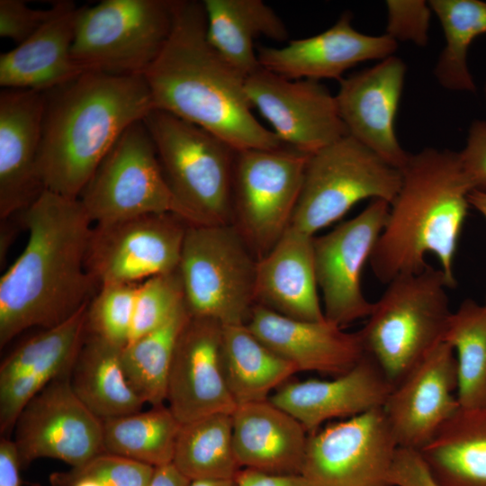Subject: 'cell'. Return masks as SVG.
<instances>
[{"label": "cell", "instance_id": "obj_1", "mask_svg": "<svg viewBox=\"0 0 486 486\" xmlns=\"http://www.w3.org/2000/svg\"><path fill=\"white\" fill-rule=\"evenodd\" d=\"M22 213L28 240L0 278V346L32 327L53 328L88 304L93 223L78 198L44 190Z\"/></svg>", "mask_w": 486, "mask_h": 486}, {"label": "cell", "instance_id": "obj_2", "mask_svg": "<svg viewBox=\"0 0 486 486\" xmlns=\"http://www.w3.org/2000/svg\"><path fill=\"white\" fill-rule=\"evenodd\" d=\"M143 76L155 109L202 128L237 151L284 145L254 116L247 77L210 44L202 2L176 0L171 33Z\"/></svg>", "mask_w": 486, "mask_h": 486}, {"label": "cell", "instance_id": "obj_3", "mask_svg": "<svg viewBox=\"0 0 486 486\" xmlns=\"http://www.w3.org/2000/svg\"><path fill=\"white\" fill-rule=\"evenodd\" d=\"M154 108L143 75L86 71L46 92L39 163L44 188L78 198L122 132Z\"/></svg>", "mask_w": 486, "mask_h": 486}, {"label": "cell", "instance_id": "obj_4", "mask_svg": "<svg viewBox=\"0 0 486 486\" xmlns=\"http://www.w3.org/2000/svg\"><path fill=\"white\" fill-rule=\"evenodd\" d=\"M401 174L400 191L369 260L372 271L388 284L425 270V257L432 253L453 288L454 256L472 192L459 153L425 148L410 154Z\"/></svg>", "mask_w": 486, "mask_h": 486}, {"label": "cell", "instance_id": "obj_5", "mask_svg": "<svg viewBox=\"0 0 486 486\" xmlns=\"http://www.w3.org/2000/svg\"><path fill=\"white\" fill-rule=\"evenodd\" d=\"M359 330L366 354L395 387L436 346L444 342L452 311L441 269L428 266L391 282Z\"/></svg>", "mask_w": 486, "mask_h": 486}, {"label": "cell", "instance_id": "obj_6", "mask_svg": "<svg viewBox=\"0 0 486 486\" xmlns=\"http://www.w3.org/2000/svg\"><path fill=\"white\" fill-rule=\"evenodd\" d=\"M143 122L188 224L232 223L237 150L202 128L162 110L154 108Z\"/></svg>", "mask_w": 486, "mask_h": 486}, {"label": "cell", "instance_id": "obj_7", "mask_svg": "<svg viewBox=\"0 0 486 486\" xmlns=\"http://www.w3.org/2000/svg\"><path fill=\"white\" fill-rule=\"evenodd\" d=\"M257 258L232 223L188 224L178 271L193 317L247 324L256 303Z\"/></svg>", "mask_w": 486, "mask_h": 486}, {"label": "cell", "instance_id": "obj_8", "mask_svg": "<svg viewBox=\"0 0 486 486\" xmlns=\"http://www.w3.org/2000/svg\"><path fill=\"white\" fill-rule=\"evenodd\" d=\"M176 0H103L80 7L73 59L86 71L143 75L163 50Z\"/></svg>", "mask_w": 486, "mask_h": 486}, {"label": "cell", "instance_id": "obj_9", "mask_svg": "<svg viewBox=\"0 0 486 486\" xmlns=\"http://www.w3.org/2000/svg\"><path fill=\"white\" fill-rule=\"evenodd\" d=\"M401 181L400 169L347 135L309 156L290 226L315 236L360 201L391 204Z\"/></svg>", "mask_w": 486, "mask_h": 486}, {"label": "cell", "instance_id": "obj_10", "mask_svg": "<svg viewBox=\"0 0 486 486\" xmlns=\"http://www.w3.org/2000/svg\"><path fill=\"white\" fill-rule=\"evenodd\" d=\"M78 199L95 225L160 213H173L188 223L143 120L122 132Z\"/></svg>", "mask_w": 486, "mask_h": 486}, {"label": "cell", "instance_id": "obj_11", "mask_svg": "<svg viewBox=\"0 0 486 486\" xmlns=\"http://www.w3.org/2000/svg\"><path fill=\"white\" fill-rule=\"evenodd\" d=\"M309 156L286 145L237 151L232 224L257 259L291 225Z\"/></svg>", "mask_w": 486, "mask_h": 486}, {"label": "cell", "instance_id": "obj_12", "mask_svg": "<svg viewBox=\"0 0 486 486\" xmlns=\"http://www.w3.org/2000/svg\"><path fill=\"white\" fill-rule=\"evenodd\" d=\"M398 444L382 408L310 434L301 475L309 486H391Z\"/></svg>", "mask_w": 486, "mask_h": 486}, {"label": "cell", "instance_id": "obj_13", "mask_svg": "<svg viewBox=\"0 0 486 486\" xmlns=\"http://www.w3.org/2000/svg\"><path fill=\"white\" fill-rule=\"evenodd\" d=\"M188 223L173 213L147 214L93 227L86 268L98 288L135 284L178 269Z\"/></svg>", "mask_w": 486, "mask_h": 486}, {"label": "cell", "instance_id": "obj_14", "mask_svg": "<svg viewBox=\"0 0 486 486\" xmlns=\"http://www.w3.org/2000/svg\"><path fill=\"white\" fill-rule=\"evenodd\" d=\"M70 374L50 382L20 412L13 441L21 468L43 457L78 467L104 452L103 420L76 395Z\"/></svg>", "mask_w": 486, "mask_h": 486}, {"label": "cell", "instance_id": "obj_15", "mask_svg": "<svg viewBox=\"0 0 486 486\" xmlns=\"http://www.w3.org/2000/svg\"><path fill=\"white\" fill-rule=\"evenodd\" d=\"M390 203L372 200L356 217L314 237L313 256L325 319L343 328L368 318L373 302L362 290V271L383 230Z\"/></svg>", "mask_w": 486, "mask_h": 486}, {"label": "cell", "instance_id": "obj_16", "mask_svg": "<svg viewBox=\"0 0 486 486\" xmlns=\"http://www.w3.org/2000/svg\"><path fill=\"white\" fill-rule=\"evenodd\" d=\"M252 107L283 144L312 155L348 135L336 95L320 81L288 79L265 68L246 78Z\"/></svg>", "mask_w": 486, "mask_h": 486}, {"label": "cell", "instance_id": "obj_17", "mask_svg": "<svg viewBox=\"0 0 486 486\" xmlns=\"http://www.w3.org/2000/svg\"><path fill=\"white\" fill-rule=\"evenodd\" d=\"M222 339L219 321L193 316L179 335L166 401L182 424L215 413L232 414L237 407L225 378Z\"/></svg>", "mask_w": 486, "mask_h": 486}, {"label": "cell", "instance_id": "obj_18", "mask_svg": "<svg viewBox=\"0 0 486 486\" xmlns=\"http://www.w3.org/2000/svg\"><path fill=\"white\" fill-rule=\"evenodd\" d=\"M454 348L436 346L393 388L382 410L399 447L420 450L459 409Z\"/></svg>", "mask_w": 486, "mask_h": 486}, {"label": "cell", "instance_id": "obj_19", "mask_svg": "<svg viewBox=\"0 0 486 486\" xmlns=\"http://www.w3.org/2000/svg\"><path fill=\"white\" fill-rule=\"evenodd\" d=\"M406 70L401 58L390 56L342 78L336 94L348 135L400 170L410 157L395 130Z\"/></svg>", "mask_w": 486, "mask_h": 486}, {"label": "cell", "instance_id": "obj_20", "mask_svg": "<svg viewBox=\"0 0 486 486\" xmlns=\"http://www.w3.org/2000/svg\"><path fill=\"white\" fill-rule=\"evenodd\" d=\"M88 304L61 324L23 342L1 364L0 433L4 436L14 429L32 398L72 370L86 335Z\"/></svg>", "mask_w": 486, "mask_h": 486}, {"label": "cell", "instance_id": "obj_21", "mask_svg": "<svg viewBox=\"0 0 486 486\" xmlns=\"http://www.w3.org/2000/svg\"><path fill=\"white\" fill-rule=\"evenodd\" d=\"M45 93L3 88L0 92V216L26 209L45 190L40 154Z\"/></svg>", "mask_w": 486, "mask_h": 486}, {"label": "cell", "instance_id": "obj_22", "mask_svg": "<svg viewBox=\"0 0 486 486\" xmlns=\"http://www.w3.org/2000/svg\"><path fill=\"white\" fill-rule=\"evenodd\" d=\"M398 42L388 35H368L352 24L344 13L328 30L305 39L292 40L283 48L260 46L262 68L288 79H339L349 68L367 60L394 55Z\"/></svg>", "mask_w": 486, "mask_h": 486}, {"label": "cell", "instance_id": "obj_23", "mask_svg": "<svg viewBox=\"0 0 486 486\" xmlns=\"http://www.w3.org/2000/svg\"><path fill=\"white\" fill-rule=\"evenodd\" d=\"M393 388L377 361L365 353L350 371L333 380L284 383L269 400L296 418L310 435L327 420L382 408Z\"/></svg>", "mask_w": 486, "mask_h": 486}, {"label": "cell", "instance_id": "obj_24", "mask_svg": "<svg viewBox=\"0 0 486 486\" xmlns=\"http://www.w3.org/2000/svg\"><path fill=\"white\" fill-rule=\"evenodd\" d=\"M246 325L298 372L337 377L350 371L365 354L358 331L346 332L327 320H294L256 304Z\"/></svg>", "mask_w": 486, "mask_h": 486}, {"label": "cell", "instance_id": "obj_25", "mask_svg": "<svg viewBox=\"0 0 486 486\" xmlns=\"http://www.w3.org/2000/svg\"><path fill=\"white\" fill-rule=\"evenodd\" d=\"M314 237L290 226L273 248L257 259L256 304L294 320H326L318 294Z\"/></svg>", "mask_w": 486, "mask_h": 486}, {"label": "cell", "instance_id": "obj_26", "mask_svg": "<svg viewBox=\"0 0 486 486\" xmlns=\"http://www.w3.org/2000/svg\"><path fill=\"white\" fill-rule=\"evenodd\" d=\"M233 445L241 469L271 475H301L309 434L268 400L238 405L232 413Z\"/></svg>", "mask_w": 486, "mask_h": 486}, {"label": "cell", "instance_id": "obj_27", "mask_svg": "<svg viewBox=\"0 0 486 486\" xmlns=\"http://www.w3.org/2000/svg\"><path fill=\"white\" fill-rule=\"evenodd\" d=\"M80 7L65 0L51 20L13 50L0 55V86L46 93L86 72L72 58Z\"/></svg>", "mask_w": 486, "mask_h": 486}, {"label": "cell", "instance_id": "obj_28", "mask_svg": "<svg viewBox=\"0 0 486 486\" xmlns=\"http://www.w3.org/2000/svg\"><path fill=\"white\" fill-rule=\"evenodd\" d=\"M202 4L210 44L246 77L261 68L254 50L256 38L279 41L288 38L284 23L261 0H204Z\"/></svg>", "mask_w": 486, "mask_h": 486}, {"label": "cell", "instance_id": "obj_29", "mask_svg": "<svg viewBox=\"0 0 486 486\" xmlns=\"http://www.w3.org/2000/svg\"><path fill=\"white\" fill-rule=\"evenodd\" d=\"M419 453L439 486H486V406L459 407Z\"/></svg>", "mask_w": 486, "mask_h": 486}, {"label": "cell", "instance_id": "obj_30", "mask_svg": "<svg viewBox=\"0 0 486 486\" xmlns=\"http://www.w3.org/2000/svg\"><path fill=\"white\" fill-rule=\"evenodd\" d=\"M122 348L86 332L71 370L74 392L102 420L139 412L145 404L124 374Z\"/></svg>", "mask_w": 486, "mask_h": 486}, {"label": "cell", "instance_id": "obj_31", "mask_svg": "<svg viewBox=\"0 0 486 486\" xmlns=\"http://www.w3.org/2000/svg\"><path fill=\"white\" fill-rule=\"evenodd\" d=\"M222 351L227 385L237 406L268 400L274 389L298 372L246 324L223 326Z\"/></svg>", "mask_w": 486, "mask_h": 486}, {"label": "cell", "instance_id": "obj_32", "mask_svg": "<svg viewBox=\"0 0 486 486\" xmlns=\"http://www.w3.org/2000/svg\"><path fill=\"white\" fill-rule=\"evenodd\" d=\"M172 464L190 481L235 479L232 414L215 413L181 425Z\"/></svg>", "mask_w": 486, "mask_h": 486}, {"label": "cell", "instance_id": "obj_33", "mask_svg": "<svg viewBox=\"0 0 486 486\" xmlns=\"http://www.w3.org/2000/svg\"><path fill=\"white\" fill-rule=\"evenodd\" d=\"M182 423L168 406L103 420L106 453L158 467L173 462Z\"/></svg>", "mask_w": 486, "mask_h": 486}, {"label": "cell", "instance_id": "obj_34", "mask_svg": "<svg viewBox=\"0 0 486 486\" xmlns=\"http://www.w3.org/2000/svg\"><path fill=\"white\" fill-rule=\"evenodd\" d=\"M445 37V46L434 68L438 84L450 91L475 93L468 65L473 40L486 33V2L481 0H430Z\"/></svg>", "mask_w": 486, "mask_h": 486}, {"label": "cell", "instance_id": "obj_35", "mask_svg": "<svg viewBox=\"0 0 486 486\" xmlns=\"http://www.w3.org/2000/svg\"><path fill=\"white\" fill-rule=\"evenodd\" d=\"M190 316L184 303L161 326L122 350V365L128 382L144 402L152 407L166 401L174 351Z\"/></svg>", "mask_w": 486, "mask_h": 486}, {"label": "cell", "instance_id": "obj_36", "mask_svg": "<svg viewBox=\"0 0 486 486\" xmlns=\"http://www.w3.org/2000/svg\"><path fill=\"white\" fill-rule=\"evenodd\" d=\"M444 342L455 353L460 407L486 406V296L483 303L465 299L451 313Z\"/></svg>", "mask_w": 486, "mask_h": 486}, {"label": "cell", "instance_id": "obj_37", "mask_svg": "<svg viewBox=\"0 0 486 486\" xmlns=\"http://www.w3.org/2000/svg\"><path fill=\"white\" fill-rule=\"evenodd\" d=\"M138 284H106L98 288L87 307L86 332L118 346H126L130 337Z\"/></svg>", "mask_w": 486, "mask_h": 486}, {"label": "cell", "instance_id": "obj_38", "mask_svg": "<svg viewBox=\"0 0 486 486\" xmlns=\"http://www.w3.org/2000/svg\"><path fill=\"white\" fill-rule=\"evenodd\" d=\"M184 303V288L178 269L140 283L128 344L161 326Z\"/></svg>", "mask_w": 486, "mask_h": 486}, {"label": "cell", "instance_id": "obj_39", "mask_svg": "<svg viewBox=\"0 0 486 486\" xmlns=\"http://www.w3.org/2000/svg\"><path fill=\"white\" fill-rule=\"evenodd\" d=\"M154 470L151 465L103 452L83 465L51 473L50 482L51 486H74L89 479L103 486H148Z\"/></svg>", "mask_w": 486, "mask_h": 486}, {"label": "cell", "instance_id": "obj_40", "mask_svg": "<svg viewBox=\"0 0 486 486\" xmlns=\"http://www.w3.org/2000/svg\"><path fill=\"white\" fill-rule=\"evenodd\" d=\"M387 23L385 34L396 42H411L426 47L432 10L428 1L388 0L385 1Z\"/></svg>", "mask_w": 486, "mask_h": 486}, {"label": "cell", "instance_id": "obj_41", "mask_svg": "<svg viewBox=\"0 0 486 486\" xmlns=\"http://www.w3.org/2000/svg\"><path fill=\"white\" fill-rule=\"evenodd\" d=\"M64 4L61 0L47 9H33L22 0H0V36L22 43L58 14Z\"/></svg>", "mask_w": 486, "mask_h": 486}, {"label": "cell", "instance_id": "obj_42", "mask_svg": "<svg viewBox=\"0 0 486 486\" xmlns=\"http://www.w3.org/2000/svg\"><path fill=\"white\" fill-rule=\"evenodd\" d=\"M458 153L472 191L486 192V121L474 120L470 124L465 145Z\"/></svg>", "mask_w": 486, "mask_h": 486}, {"label": "cell", "instance_id": "obj_43", "mask_svg": "<svg viewBox=\"0 0 486 486\" xmlns=\"http://www.w3.org/2000/svg\"><path fill=\"white\" fill-rule=\"evenodd\" d=\"M391 486H439L418 450L398 447L389 473Z\"/></svg>", "mask_w": 486, "mask_h": 486}, {"label": "cell", "instance_id": "obj_44", "mask_svg": "<svg viewBox=\"0 0 486 486\" xmlns=\"http://www.w3.org/2000/svg\"><path fill=\"white\" fill-rule=\"evenodd\" d=\"M238 486H309L302 475H271L241 469L236 478Z\"/></svg>", "mask_w": 486, "mask_h": 486}, {"label": "cell", "instance_id": "obj_45", "mask_svg": "<svg viewBox=\"0 0 486 486\" xmlns=\"http://www.w3.org/2000/svg\"><path fill=\"white\" fill-rule=\"evenodd\" d=\"M21 464L12 439H0V486H21Z\"/></svg>", "mask_w": 486, "mask_h": 486}, {"label": "cell", "instance_id": "obj_46", "mask_svg": "<svg viewBox=\"0 0 486 486\" xmlns=\"http://www.w3.org/2000/svg\"><path fill=\"white\" fill-rule=\"evenodd\" d=\"M191 482L171 463L155 467L148 486H188Z\"/></svg>", "mask_w": 486, "mask_h": 486}, {"label": "cell", "instance_id": "obj_47", "mask_svg": "<svg viewBox=\"0 0 486 486\" xmlns=\"http://www.w3.org/2000/svg\"><path fill=\"white\" fill-rule=\"evenodd\" d=\"M470 205L476 209L486 220V192L473 190L469 194Z\"/></svg>", "mask_w": 486, "mask_h": 486}, {"label": "cell", "instance_id": "obj_48", "mask_svg": "<svg viewBox=\"0 0 486 486\" xmlns=\"http://www.w3.org/2000/svg\"><path fill=\"white\" fill-rule=\"evenodd\" d=\"M188 486H238V484L235 479L197 480V481H192Z\"/></svg>", "mask_w": 486, "mask_h": 486}, {"label": "cell", "instance_id": "obj_49", "mask_svg": "<svg viewBox=\"0 0 486 486\" xmlns=\"http://www.w3.org/2000/svg\"><path fill=\"white\" fill-rule=\"evenodd\" d=\"M74 486H103V485L95 481L85 479V480H81L77 482L76 483L74 484Z\"/></svg>", "mask_w": 486, "mask_h": 486}, {"label": "cell", "instance_id": "obj_50", "mask_svg": "<svg viewBox=\"0 0 486 486\" xmlns=\"http://www.w3.org/2000/svg\"><path fill=\"white\" fill-rule=\"evenodd\" d=\"M484 97H485V102H486V81H485V84H484Z\"/></svg>", "mask_w": 486, "mask_h": 486}]
</instances>
